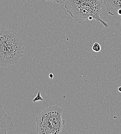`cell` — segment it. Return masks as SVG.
I'll return each instance as SVG.
<instances>
[{"mask_svg": "<svg viewBox=\"0 0 121 134\" xmlns=\"http://www.w3.org/2000/svg\"><path fill=\"white\" fill-rule=\"evenodd\" d=\"M24 43L17 32L0 27V65L8 66L17 64L24 55Z\"/></svg>", "mask_w": 121, "mask_h": 134, "instance_id": "1", "label": "cell"}, {"mask_svg": "<svg viewBox=\"0 0 121 134\" xmlns=\"http://www.w3.org/2000/svg\"><path fill=\"white\" fill-rule=\"evenodd\" d=\"M103 7V0H67L65 5L67 12L75 22L81 23L95 19L108 27V24L100 17Z\"/></svg>", "mask_w": 121, "mask_h": 134, "instance_id": "2", "label": "cell"}, {"mask_svg": "<svg viewBox=\"0 0 121 134\" xmlns=\"http://www.w3.org/2000/svg\"><path fill=\"white\" fill-rule=\"evenodd\" d=\"M63 108L51 105L39 114L35 118L36 132L39 134H59L62 133L65 121L62 119Z\"/></svg>", "mask_w": 121, "mask_h": 134, "instance_id": "3", "label": "cell"}, {"mask_svg": "<svg viewBox=\"0 0 121 134\" xmlns=\"http://www.w3.org/2000/svg\"><path fill=\"white\" fill-rule=\"evenodd\" d=\"M13 126L12 118L6 113L0 104V134H7V131L11 130Z\"/></svg>", "mask_w": 121, "mask_h": 134, "instance_id": "4", "label": "cell"}, {"mask_svg": "<svg viewBox=\"0 0 121 134\" xmlns=\"http://www.w3.org/2000/svg\"><path fill=\"white\" fill-rule=\"evenodd\" d=\"M104 2L108 13L111 16L118 14L121 10V0H104Z\"/></svg>", "mask_w": 121, "mask_h": 134, "instance_id": "5", "label": "cell"}, {"mask_svg": "<svg viewBox=\"0 0 121 134\" xmlns=\"http://www.w3.org/2000/svg\"><path fill=\"white\" fill-rule=\"evenodd\" d=\"M92 50L95 52H99L101 50V46L98 43L95 42L92 47Z\"/></svg>", "mask_w": 121, "mask_h": 134, "instance_id": "6", "label": "cell"}, {"mask_svg": "<svg viewBox=\"0 0 121 134\" xmlns=\"http://www.w3.org/2000/svg\"><path fill=\"white\" fill-rule=\"evenodd\" d=\"M43 100H44V99L42 98V97H41V96L40 94V92L39 91L37 93V94L36 96V97L33 100V102H36L43 101Z\"/></svg>", "mask_w": 121, "mask_h": 134, "instance_id": "7", "label": "cell"}, {"mask_svg": "<svg viewBox=\"0 0 121 134\" xmlns=\"http://www.w3.org/2000/svg\"><path fill=\"white\" fill-rule=\"evenodd\" d=\"M46 1H51L53 3H57L59 4H63L65 3L67 0H45Z\"/></svg>", "mask_w": 121, "mask_h": 134, "instance_id": "8", "label": "cell"}, {"mask_svg": "<svg viewBox=\"0 0 121 134\" xmlns=\"http://www.w3.org/2000/svg\"><path fill=\"white\" fill-rule=\"evenodd\" d=\"M118 91H119V92H121V86L119 87L118 88Z\"/></svg>", "mask_w": 121, "mask_h": 134, "instance_id": "9", "label": "cell"}, {"mask_svg": "<svg viewBox=\"0 0 121 134\" xmlns=\"http://www.w3.org/2000/svg\"><path fill=\"white\" fill-rule=\"evenodd\" d=\"M49 76H50V78H52V77H53V75L52 74H50L49 75Z\"/></svg>", "mask_w": 121, "mask_h": 134, "instance_id": "10", "label": "cell"}]
</instances>
